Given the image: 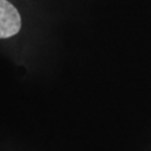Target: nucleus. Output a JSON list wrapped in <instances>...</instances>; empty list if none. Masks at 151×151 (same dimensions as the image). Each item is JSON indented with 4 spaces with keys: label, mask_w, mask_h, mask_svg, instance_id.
Instances as JSON below:
<instances>
[{
    "label": "nucleus",
    "mask_w": 151,
    "mask_h": 151,
    "mask_svg": "<svg viewBox=\"0 0 151 151\" xmlns=\"http://www.w3.org/2000/svg\"><path fill=\"white\" fill-rule=\"evenodd\" d=\"M22 27L19 12L7 0H0V39L15 36Z\"/></svg>",
    "instance_id": "obj_1"
}]
</instances>
